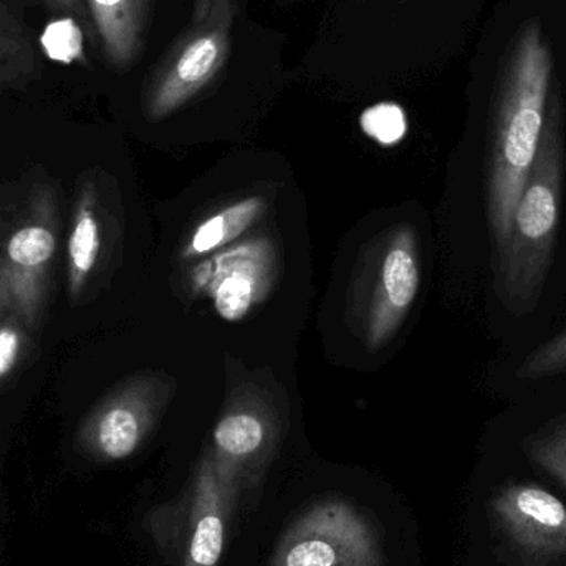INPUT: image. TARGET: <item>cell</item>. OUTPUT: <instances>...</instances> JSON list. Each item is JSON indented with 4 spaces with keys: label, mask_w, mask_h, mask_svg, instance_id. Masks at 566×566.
<instances>
[{
    "label": "cell",
    "mask_w": 566,
    "mask_h": 566,
    "mask_svg": "<svg viewBox=\"0 0 566 566\" xmlns=\"http://www.w3.org/2000/svg\"><path fill=\"white\" fill-rule=\"evenodd\" d=\"M555 82L554 53L538 19H528L499 70L489 123L485 208L492 249L504 245L537 156Z\"/></svg>",
    "instance_id": "1"
},
{
    "label": "cell",
    "mask_w": 566,
    "mask_h": 566,
    "mask_svg": "<svg viewBox=\"0 0 566 566\" xmlns=\"http://www.w3.org/2000/svg\"><path fill=\"white\" fill-rule=\"evenodd\" d=\"M566 171L564 105L554 86L537 156L512 216L504 245L494 252V290L509 315L537 308L557 249Z\"/></svg>",
    "instance_id": "2"
},
{
    "label": "cell",
    "mask_w": 566,
    "mask_h": 566,
    "mask_svg": "<svg viewBox=\"0 0 566 566\" xmlns=\"http://www.w3.org/2000/svg\"><path fill=\"white\" fill-rule=\"evenodd\" d=\"M531 474L495 478L478 499L485 566H566V495Z\"/></svg>",
    "instance_id": "3"
},
{
    "label": "cell",
    "mask_w": 566,
    "mask_h": 566,
    "mask_svg": "<svg viewBox=\"0 0 566 566\" xmlns=\"http://www.w3.org/2000/svg\"><path fill=\"white\" fill-rule=\"evenodd\" d=\"M59 196L49 182L30 189L0 231V312L15 313L40 333L55 286Z\"/></svg>",
    "instance_id": "4"
},
{
    "label": "cell",
    "mask_w": 566,
    "mask_h": 566,
    "mask_svg": "<svg viewBox=\"0 0 566 566\" xmlns=\"http://www.w3.org/2000/svg\"><path fill=\"white\" fill-rule=\"evenodd\" d=\"M239 502L209 455L181 494L146 515V532L171 566H219Z\"/></svg>",
    "instance_id": "5"
},
{
    "label": "cell",
    "mask_w": 566,
    "mask_h": 566,
    "mask_svg": "<svg viewBox=\"0 0 566 566\" xmlns=\"http://www.w3.org/2000/svg\"><path fill=\"white\" fill-rule=\"evenodd\" d=\"M235 0H212L205 17L192 19L159 60L145 88L149 119H163L208 88L231 55Z\"/></svg>",
    "instance_id": "6"
},
{
    "label": "cell",
    "mask_w": 566,
    "mask_h": 566,
    "mask_svg": "<svg viewBox=\"0 0 566 566\" xmlns=\"http://www.w3.org/2000/svg\"><path fill=\"white\" fill-rule=\"evenodd\" d=\"M269 566H385L373 522L343 499L313 504L279 538Z\"/></svg>",
    "instance_id": "7"
},
{
    "label": "cell",
    "mask_w": 566,
    "mask_h": 566,
    "mask_svg": "<svg viewBox=\"0 0 566 566\" xmlns=\"http://www.w3.org/2000/svg\"><path fill=\"white\" fill-rule=\"evenodd\" d=\"M148 428L143 399L119 392L93 409L76 429L75 449L95 462H118L132 458Z\"/></svg>",
    "instance_id": "8"
},
{
    "label": "cell",
    "mask_w": 566,
    "mask_h": 566,
    "mask_svg": "<svg viewBox=\"0 0 566 566\" xmlns=\"http://www.w3.org/2000/svg\"><path fill=\"white\" fill-rule=\"evenodd\" d=\"M106 226L95 179H85L76 191L66 235V292L70 302L82 303L102 269Z\"/></svg>",
    "instance_id": "9"
},
{
    "label": "cell",
    "mask_w": 566,
    "mask_h": 566,
    "mask_svg": "<svg viewBox=\"0 0 566 566\" xmlns=\"http://www.w3.org/2000/svg\"><path fill=\"white\" fill-rule=\"evenodd\" d=\"M96 42L113 70L132 69L145 46L151 0H85Z\"/></svg>",
    "instance_id": "10"
},
{
    "label": "cell",
    "mask_w": 566,
    "mask_h": 566,
    "mask_svg": "<svg viewBox=\"0 0 566 566\" xmlns=\"http://www.w3.org/2000/svg\"><path fill=\"white\" fill-rule=\"evenodd\" d=\"M421 272L415 235L405 231L396 235L381 264V279L371 318V338H385L408 313L418 295Z\"/></svg>",
    "instance_id": "11"
},
{
    "label": "cell",
    "mask_w": 566,
    "mask_h": 566,
    "mask_svg": "<svg viewBox=\"0 0 566 566\" xmlns=\"http://www.w3.org/2000/svg\"><path fill=\"white\" fill-rule=\"evenodd\" d=\"M221 259L211 283L212 302L219 315L238 322L261 296L268 275V259L261 248H245Z\"/></svg>",
    "instance_id": "12"
},
{
    "label": "cell",
    "mask_w": 566,
    "mask_h": 566,
    "mask_svg": "<svg viewBox=\"0 0 566 566\" xmlns=\"http://www.w3.org/2000/svg\"><path fill=\"white\" fill-rule=\"evenodd\" d=\"M39 75L40 60L29 32L0 0V93L23 90Z\"/></svg>",
    "instance_id": "13"
},
{
    "label": "cell",
    "mask_w": 566,
    "mask_h": 566,
    "mask_svg": "<svg viewBox=\"0 0 566 566\" xmlns=\"http://www.w3.org/2000/svg\"><path fill=\"white\" fill-rule=\"evenodd\" d=\"M265 211V199L261 196L242 199L214 212L192 232L185 249V258L211 254L244 234Z\"/></svg>",
    "instance_id": "14"
},
{
    "label": "cell",
    "mask_w": 566,
    "mask_h": 566,
    "mask_svg": "<svg viewBox=\"0 0 566 566\" xmlns=\"http://www.w3.org/2000/svg\"><path fill=\"white\" fill-rule=\"evenodd\" d=\"M518 449L525 464L566 495V412L525 432Z\"/></svg>",
    "instance_id": "15"
},
{
    "label": "cell",
    "mask_w": 566,
    "mask_h": 566,
    "mask_svg": "<svg viewBox=\"0 0 566 566\" xmlns=\"http://www.w3.org/2000/svg\"><path fill=\"white\" fill-rule=\"evenodd\" d=\"M39 333L15 313L0 312V388L20 371L35 348Z\"/></svg>",
    "instance_id": "16"
},
{
    "label": "cell",
    "mask_w": 566,
    "mask_h": 566,
    "mask_svg": "<svg viewBox=\"0 0 566 566\" xmlns=\"http://www.w3.org/2000/svg\"><path fill=\"white\" fill-rule=\"evenodd\" d=\"M562 375H566V328L535 346L515 371L522 381H538Z\"/></svg>",
    "instance_id": "17"
},
{
    "label": "cell",
    "mask_w": 566,
    "mask_h": 566,
    "mask_svg": "<svg viewBox=\"0 0 566 566\" xmlns=\"http://www.w3.org/2000/svg\"><path fill=\"white\" fill-rule=\"evenodd\" d=\"M361 129L379 145H396L406 135L405 112L395 103L371 106L361 115Z\"/></svg>",
    "instance_id": "18"
},
{
    "label": "cell",
    "mask_w": 566,
    "mask_h": 566,
    "mask_svg": "<svg viewBox=\"0 0 566 566\" xmlns=\"http://www.w3.org/2000/svg\"><path fill=\"white\" fill-rule=\"evenodd\" d=\"M52 12L66 19L75 20L85 29V32L96 42L95 29H93L92 17L85 0H42Z\"/></svg>",
    "instance_id": "19"
},
{
    "label": "cell",
    "mask_w": 566,
    "mask_h": 566,
    "mask_svg": "<svg viewBox=\"0 0 566 566\" xmlns=\"http://www.w3.org/2000/svg\"><path fill=\"white\" fill-rule=\"evenodd\" d=\"M212 0H195V13H192V19H199V17H205L206 13L211 9Z\"/></svg>",
    "instance_id": "20"
}]
</instances>
